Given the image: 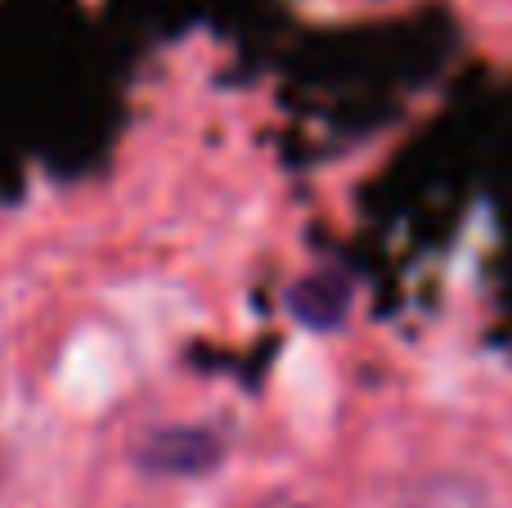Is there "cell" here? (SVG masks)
I'll return each mask as SVG.
<instances>
[{"label":"cell","instance_id":"cell-3","mask_svg":"<svg viewBox=\"0 0 512 508\" xmlns=\"http://www.w3.org/2000/svg\"><path fill=\"white\" fill-rule=\"evenodd\" d=\"M261 508H310V504H301V500H288V495H274V500H265Z\"/></svg>","mask_w":512,"mask_h":508},{"label":"cell","instance_id":"cell-1","mask_svg":"<svg viewBox=\"0 0 512 508\" xmlns=\"http://www.w3.org/2000/svg\"><path fill=\"white\" fill-rule=\"evenodd\" d=\"M225 441L216 428H198V423H171V428L144 432L131 446V464L149 477H207L221 468Z\"/></svg>","mask_w":512,"mask_h":508},{"label":"cell","instance_id":"cell-2","mask_svg":"<svg viewBox=\"0 0 512 508\" xmlns=\"http://www.w3.org/2000/svg\"><path fill=\"white\" fill-rule=\"evenodd\" d=\"M288 311H292V320L315 333L337 329L346 320V311H351V284L342 275H333V270H315V275L292 284Z\"/></svg>","mask_w":512,"mask_h":508}]
</instances>
